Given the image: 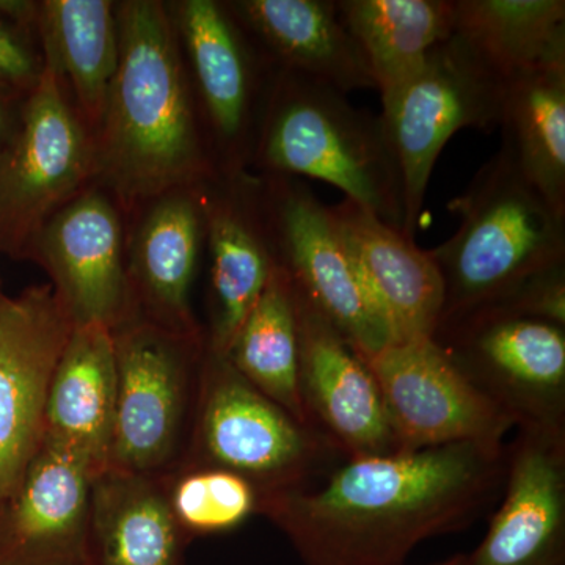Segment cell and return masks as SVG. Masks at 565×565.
Returning a JSON list of instances; mask_svg holds the SVG:
<instances>
[{
	"label": "cell",
	"mask_w": 565,
	"mask_h": 565,
	"mask_svg": "<svg viewBox=\"0 0 565 565\" xmlns=\"http://www.w3.org/2000/svg\"><path fill=\"white\" fill-rule=\"evenodd\" d=\"M508 446L455 444L344 457L259 498L305 565H404L415 546L471 525L501 497Z\"/></svg>",
	"instance_id": "1"
},
{
	"label": "cell",
	"mask_w": 565,
	"mask_h": 565,
	"mask_svg": "<svg viewBox=\"0 0 565 565\" xmlns=\"http://www.w3.org/2000/svg\"><path fill=\"white\" fill-rule=\"evenodd\" d=\"M118 66L102 118L99 166L128 202L210 174L177 43L159 2L120 7Z\"/></svg>",
	"instance_id": "2"
},
{
	"label": "cell",
	"mask_w": 565,
	"mask_h": 565,
	"mask_svg": "<svg viewBox=\"0 0 565 565\" xmlns=\"http://www.w3.org/2000/svg\"><path fill=\"white\" fill-rule=\"evenodd\" d=\"M448 207L460 218L459 228L429 250L445 286L437 329L565 264L564 215L552 210L503 150Z\"/></svg>",
	"instance_id": "3"
},
{
	"label": "cell",
	"mask_w": 565,
	"mask_h": 565,
	"mask_svg": "<svg viewBox=\"0 0 565 565\" xmlns=\"http://www.w3.org/2000/svg\"><path fill=\"white\" fill-rule=\"evenodd\" d=\"M258 152L273 174L332 184L403 232V180L384 121L345 93L277 71Z\"/></svg>",
	"instance_id": "4"
},
{
	"label": "cell",
	"mask_w": 565,
	"mask_h": 565,
	"mask_svg": "<svg viewBox=\"0 0 565 565\" xmlns=\"http://www.w3.org/2000/svg\"><path fill=\"white\" fill-rule=\"evenodd\" d=\"M505 84L452 33L430 51L411 81L382 99V121L403 180V233L408 239L422 221L427 184L446 141L467 128H500Z\"/></svg>",
	"instance_id": "5"
},
{
	"label": "cell",
	"mask_w": 565,
	"mask_h": 565,
	"mask_svg": "<svg viewBox=\"0 0 565 565\" xmlns=\"http://www.w3.org/2000/svg\"><path fill=\"white\" fill-rule=\"evenodd\" d=\"M92 162L61 74L46 61L0 150V252L29 258L40 230L74 199Z\"/></svg>",
	"instance_id": "6"
},
{
	"label": "cell",
	"mask_w": 565,
	"mask_h": 565,
	"mask_svg": "<svg viewBox=\"0 0 565 565\" xmlns=\"http://www.w3.org/2000/svg\"><path fill=\"white\" fill-rule=\"evenodd\" d=\"M258 195L274 262L288 274L297 291L363 359L393 343L353 267L332 207L307 184L277 174Z\"/></svg>",
	"instance_id": "7"
},
{
	"label": "cell",
	"mask_w": 565,
	"mask_h": 565,
	"mask_svg": "<svg viewBox=\"0 0 565 565\" xmlns=\"http://www.w3.org/2000/svg\"><path fill=\"white\" fill-rule=\"evenodd\" d=\"M202 408L203 448L215 468L264 494L313 481L344 459L319 430L297 422L212 352Z\"/></svg>",
	"instance_id": "8"
},
{
	"label": "cell",
	"mask_w": 565,
	"mask_h": 565,
	"mask_svg": "<svg viewBox=\"0 0 565 565\" xmlns=\"http://www.w3.org/2000/svg\"><path fill=\"white\" fill-rule=\"evenodd\" d=\"M401 449L504 445L519 423L434 338L390 343L364 359Z\"/></svg>",
	"instance_id": "9"
},
{
	"label": "cell",
	"mask_w": 565,
	"mask_h": 565,
	"mask_svg": "<svg viewBox=\"0 0 565 565\" xmlns=\"http://www.w3.org/2000/svg\"><path fill=\"white\" fill-rule=\"evenodd\" d=\"M433 338L519 427H565V327L475 315L440 327Z\"/></svg>",
	"instance_id": "10"
},
{
	"label": "cell",
	"mask_w": 565,
	"mask_h": 565,
	"mask_svg": "<svg viewBox=\"0 0 565 565\" xmlns=\"http://www.w3.org/2000/svg\"><path fill=\"white\" fill-rule=\"evenodd\" d=\"M73 329L52 286L0 292V500L39 451L47 393Z\"/></svg>",
	"instance_id": "11"
},
{
	"label": "cell",
	"mask_w": 565,
	"mask_h": 565,
	"mask_svg": "<svg viewBox=\"0 0 565 565\" xmlns=\"http://www.w3.org/2000/svg\"><path fill=\"white\" fill-rule=\"evenodd\" d=\"M114 333L117 404L109 470L147 475L173 451L184 415L188 367L180 337L154 323Z\"/></svg>",
	"instance_id": "12"
},
{
	"label": "cell",
	"mask_w": 565,
	"mask_h": 565,
	"mask_svg": "<svg viewBox=\"0 0 565 565\" xmlns=\"http://www.w3.org/2000/svg\"><path fill=\"white\" fill-rule=\"evenodd\" d=\"M292 289L299 327L300 392L311 424L343 457L404 451L363 356L296 286Z\"/></svg>",
	"instance_id": "13"
},
{
	"label": "cell",
	"mask_w": 565,
	"mask_h": 565,
	"mask_svg": "<svg viewBox=\"0 0 565 565\" xmlns=\"http://www.w3.org/2000/svg\"><path fill=\"white\" fill-rule=\"evenodd\" d=\"M98 475L50 440L0 500V565H92V493Z\"/></svg>",
	"instance_id": "14"
},
{
	"label": "cell",
	"mask_w": 565,
	"mask_h": 565,
	"mask_svg": "<svg viewBox=\"0 0 565 565\" xmlns=\"http://www.w3.org/2000/svg\"><path fill=\"white\" fill-rule=\"evenodd\" d=\"M500 505L468 565H564L565 427L520 426Z\"/></svg>",
	"instance_id": "15"
},
{
	"label": "cell",
	"mask_w": 565,
	"mask_h": 565,
	"mask_svg": "<svg viewBox=\"0 0 565 565\" xmlns=\"http://www.w3.org/2000/svg\"><path fill=\"white\" fill-rule=\"evenodd\" d=\"M29 258L46 267L74 326L103 323L115 330L125 323L129 288L121 222L103 193H82L54 212Z\"/></svg>",
	"instance_id": "16"
},
{
	"label": "cell",
	"mask_w": 565,
	"mask_h": 565,
	"mask_svg": "<svg viewBox=\"0 0 565 565\" xmlns=\"http://www.w3.org/2000/svg\"><path fill=\"white\" fill-rule=\"evenodd\" d=\"M332 214L353 267L393 343L433 338L445 305L440 270L429 250L416 247L360 204L344 199Z\"/></svg>",
	"instance_id": "17"
},
{
	"label": "cell",
	"mask_w": 565,
	"mask_h": 565,
	"mask_svg": "<svg viewBox=\"0 0 565 565\" xmlns=\"http://www.w3.org/2000/svg\"><path fill=\"white\" fill-rule=\"evenodd\" d=\"M233 17L273 55L277 71L345 93L375 88L337 0H243Z\"/></svg>",
	"instance_id": "18"
},
{
	"label": "cell",
	"mask_w": 565,
	"mask_h": 565,
	"mask_svg": "<svg viewBox=\"0 0 565 565\" xmlns=\"http://www.w3.org/2000/svg\"><path fill=\"white\" fill-rule=\"evenodd\" d=\"M115 404L114 333L103 323L74 326L47 393L44 440L76 452L102 476L109 470Z\"/></svg>",
	"instance_id": "19"
},
{
	"label": "cell",
	"mask_w": 565,
	"mask_h": 565,
	"mask_svg": "<svg viewBox=\"0 0 565 565\" xmlns=\"http://www.w3.org/2000/svg\"><path fill=\"white\" fill-rule=\"evenodd\" d=\"M225 7L212 0L182 3V33L212 131L236 166L248 150L256 68L247 41Z\"/></svg>",
	"instance_id": "20"
},
{
	"label": "cell",
	"mask_w": 565,
	"mask_h": 565,
	"mask_svg": "<svg viewBox=\"0 0 565 565\" xmlns=\"http://www.w3.org/2000/svg\"><path fill=\"white\" fill-rule=\"evenodd\" d=\"M244 195L233 189L218 193L204 207L215 302L211 349L218 355L232 348L275 266L262 204Z\"/></svg>",
	"instance_id": "21"
},
{
	"label": "cell",
	"mask_w": 565,
	"mask_h": 565,
	"mask_svg": "<svg viewBox=\"0 0 565 565\" xmlns=\"http://www.w3.org/2000/svg\"><path fill=\"white\" fill-rule=\"evenodd\" d=\"M182 527L147 475L107 470L92 493V565H182Z\"/></svg>",
	"instance_id": "22"
},
{
	"label": "cell",
	"mask_w": 565,
	"mask_h": 565,
	"mask_svg": "<svg viewBox=\"0 0 565 565\" xmlns=\"http://www.w3.org/2000/svg\"><path fill=\"white\" fill-rule=\"evenodd\" d=\"M500 129L501 150L565 217V55L508 81Z\"/></svg>",
	"instance_id": "23"
},
{
	"label": "cell",
	"mask_w": 565,
	"mask_h": 565,
	"mask_svg": "<svg viewBox=\"0 0 565 565\" xmlns=\"http://www.w3.org/2000/svg\"><path fill=\"white\" fill-rule=\"evenodd\" d=\"M337 7L382 99L411 81L455 32L452 0H337Z\"/></svg>",
	"instance_id": "24"
},
{
	"label": "cell",
	"mask_w": 565,
	"mask_h": 565,
	"mask_svg": "<svg viewBox=\"0 0 565 565\" xmlns=\"http://www.w3.org/2000/svg\"><path fill=\"white\" fill-rule=\"evenodd\" d=\"M204 210L188 193H167L148 212L134 241V274L163 329L192 340L189 296L200 244Z\"/></svg>",
	"instance_id": "25"
},
{
	"label": "cell",
	"mask_w": 565,
	"mask_h": 565,
	"mask_svg": "<svg viewBox=\"0 0 565 565\" xmlns=\"http://www.w3.org/2000/svg\"><path fill=\"white\" fill-rule=\"evenodd\" d=\"M455 32L505 82L565 55L564 0H452Z\"/></svg>",
	"instance_id": "26"
},
{
	"label": "cell",
	"mask_w": 565,
	"mask_h": 565,
	"mask_svg": "<svg viewBox=\"0 0 565 565\" xmlns=\"http://www.w3.org/2000/svg\"><path fill=\"white\" fill-rule=\"evenodd\" d=\"M223 356L248 384L297 422L316 429L300 392L299 327L292 282L277 264L258 302Z\"/></svg>",
	"instance_id": "27"
},
{
	"label": "cell",
	"mask_w": 565,
	"mask_h": 565,
	"mask_svg": "<svg viewBox=\"0 0 565 565\" xmlns=\"http://www.w3.org/2000/svg\"><path fill=\"white\" fill-rule=\"evenodd\" d=\"M43 32L46 61L68 76L87 117L102 121L118 66L117 21L110 2H44Z\"/></svg>",
	"instance_id": "28"
},
{
	"label": "cell",
	"mask_w": 565,
	"mask_h": 565,
	"mask_svg": "<svg viewBox=\"0 0 565 565\" xmlns=\"http://www.w3.org/2000/svg\"><path fill=\"white\" fill-rule=\"evenodd\" d=\"M174 519L191 533H222L243 525L259 509V492L244 476L206 468L184 476L170 500Z\"/></svg>",
	"instance_id": "29"
},
{
	"label": "cell",
	"mask_w": 565,
	"mask_h": 565,
	"mask_svg": "<svg viewBox=\"0 0 565 565\" xmlns=\"http://www.w3.org/2000/svg\"><path fill=\"white\" fill-rule=\"evenodd\" d=\"M475 315L533 318L565 327V264L534 275L497 302L468 316Z\"/></svg>",
	"instance_id": "30"
},
{
	"label": "cell",
	"mask_w": 565,
	"mask_h": 565,
	"mask_svg": "<svg viewBox=\"0 0 565 565\" xmlns=\"http://www.w3.org/2000/svg\"><path fill=\"white\" fill-rule=\"evenodd\" d=\"M36 79L35 62L24 43L0 22V85H28Z\"/></svg>",
	"instance_id": "31"
},
{
	"label": "cell",
	"mask_w": 565,
	"mask_h": 565,
	"mask_svg": "<svg viewBox=\"0 0 565 565\" xmlns=\"http://www.w3.org/2000/svg\"><path fill=\"white\" fill-rule=\"evenodd\" d=\"M14 121L11 118L9 106H7L6 98L0 96V150H2L3 145H6L7 139H9L11 128H13Z\"/></svg>",
	"instance_id": "32"
},
{
	"label": "cell",
	"mask_w": 565,
	"mask_h": 565,
	"mask_svg": "<svg viewBox=\"0 0 565 565\" xmlns=\"http://www.w3.org/2000/svg\"><path fill=\"white\" fill-rule=\"evenodd\" d=\"M438 565H468L467 556H465V555L455 556V557H451V559L445 561V563H441Z\"/></svg>",
	"instance_id": "33"
}]
</instances>
